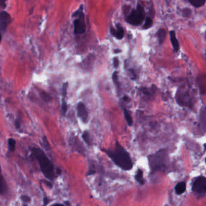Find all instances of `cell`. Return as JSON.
<instances>
[{
    "instance_id": "1",
    "label": "cell",
    "mask_w": 206,
    "mask_h": 206,
    "mask_svg": "<svg viewBox=\"0 0 206 206\" xmlns=\"http://www.w3.org/2000/svg\"><path fill=\"white\" fill-rule=\"evenodd\" d=\"M104 152L123 170L129 171L132 168L133 163L129 154L118 142L116 143L113 149L105 150Z\"/></svg>"
},
{
    "instance_id": "2",
    "label": "cell",
    "mask_w": 206,
    "mask_h": 206,
    "mask_svg": "<svg viewBox=\"0 0 206 206\" xmlns=\"http://www.w3.org/2000/svg\"><path fill=\"white\" fill-rule=\"evenodd\" d=\"M33 153L38 161L40 169L44 176L48 180H53L55 177L53 164L40 149L33 147Z\"/></svg>"
},
{
    "instance_id": "3",
    "label": "cell",
    "mask_w": 206,
    "mask_h": 206,
    "mask_svg": "<svg viewBox=\"0 0 206 206\" xmlns=\"http://www.w3.org/2000/svg\"><path fill=\"white\" fill-rule=\"evenodd\" d=\"M149 166L153 172L164 171L168 168L169 158L166 149L159 151L148 157Z\"/></svg>"
},
{
    "instance_id": "4",
    "label": "cell",
    "mask_w": 206,
    "mask_h": 206,
    "mask_svg": "<svg viewBox=\"0 0 206 206\" xmlns=\"http://www.w3.org/2000/svg\"><path fill=\"white\" fill-rule=\"evenodd\" d=\"M145 17V12L144 8L140 5L137 4L135 9H132L129 14L125 18V21L128 24L134 25L138 26L141 25Z\"/></svg>"
},
{
    "instance_id": "5",
    "label": "cell",
    "mask_w": 206,
    "mask_h": 206,
    "mask_svg": "<svg viewBox=\"0 0 206 206\" xmlns=\"http://www.w3.org/2000/svg\"><path fill=\"white\" fill-rule=\"evenodd\" d=\"M74 16L77 17V18L74 21V32L75 34H82L86 31V25L85 22V15L83 12V6L74 13Z\"/></svg>"
},
{
    "instance_id": "6",
    "label": "cell",
    "mask_w": 206,
    "mask_h": 206,
    "mask_svg": "<svg viewBox=\"0 0 206 206\" xmlns=\"http://www.w3.org/2000/svg\"><path fill=\"white\" fill-rule=\"evenodd\" d=\"M192 189L196 194H205L206 192V178L203 176L198 177L193 183Z\"/></svg>"
},
{
    "instance_id": "7",
    "label": "cell",
    "mask_w": 206,
    "mask_h": 206,
    "mask_svg": "<svg viewBox=\"0 0 206 206\" xmlns=\"http://www.w3.org/2000/svg\"><path fill=\"white\" fill-rule=\"evenodd\" d=\"M176 99L177 103L180 105L186 106H191L192 105V98L188 91L179 90L176 93Z\"/></svg>"
},
{
    "instance_id": "8",
    "label": "cell",
    "mask_w": 206,
    "mask_h": 206,
    "mask_svg": "<svg viewBox=\"0 0 206 206\" xmlns=\"http://www.w3.org/2000/svg\"><path fill=\"white\" fill-rule=\"evenodd\" d=\"M77 115L84 123H87L88 121V114L85 104L82 102H79L77 107Z\"/></svg>"
},
{
    "instance_id": "9",
    "label": "cell",
    "mask_w": 206,
    "mask_h": 206,
    "mask_svg": "<svg viewBox=\"0 0 206 206\" xmlns=\"http://www.w3.org/2000/svg\"><path fill=\"white\" fill-rule=\"evenodd\" d=\"M110 33L113 36L116 37L118 39H121L124 36V29H123V27L120 25V24H116V29H114L111 27L110 29Z\"/></svg>"
},
{
    "instance_id": "10",
    "label": "cell",
    "mask_w": 206,
    "mask_h": 206,
    "mask_svg": "<svg viewBox=\"0 0 206 206\" xmlns=\"http://www.w3.org/2000/svg\"><path fill=\"white\" fill-rule=\"evenodd\" d=\"M10 21V17L7 12L0 13V30H4Z\"/></svg>"
},
{
    "instance_id": "11",
    "label": "cell",
    "mask_w": 206,
    "mask_h": 206,
    "mask_svg": "<svg viewBox=\"0 0 206 206\" xmlns=\"http://www.w3.org/2000/svg\"><path fill=\"white\" fill-rule=\"evenodd\" d=\"M169 35H170V39L171 42L172 43V46L173 47V48L175 52H178L180 50V44L178 43V40L176 37V34L174 30H171L169 32Z\"/></svg>"
},
{
    "instance_id": "12",
    "label": "cell",
    "mask_w": 206,
    "mask_h": 206,
    "mask_svg": "<svg viewBox=\"0 0 206 206\" xmlns=\"http://www.w3.org/2000/svg\"><path fill=\"white\" fill-rule=\"evenodd\" d=\"M186 184L184 182H180L179 183H178L175 187L176 194L179 195L183 194L186 191Z\"/></svg>"
},
{
    "instance_id": "13",
    "label": "cell",
    "mask_w": 206,
    "mask_h": 206,
    "mask_svg": "<svg viewBox=\"0 0 206 206\" xmlns=\"http://www.w3.org/2000/svg\"><path fill=\"white\" fill-rule=\"evenodd\" d=\"M157 36L158 38L159 44L161 45L163 43L164 39H165V38H166V32L165 30H164V29H160L158 30V32L157 33Z\"/></svg>"
},
{
    "instance_id": "14",
    "label": "cell",
    "mask_w": 206,
    "mask_h": 206,
    "mask_svg": "<svg viewBox=\"0 0 206 206\" xmlns=\"http://www.w3.org/2000/svg\"><path fill=\"white\" fill-rule=\"evenodd\" d=\"M135 178L136 181L140 185H143L145 184V180L143 178V172L141 169L137 170V173L135 175Z\"/></svg>"
},
{
    "instance_id": "15",
    "label": "cell",
    "mask_w": 206,
    "mask_h": 206,
    "mask_svg": "<svg viewBox=\"0 0 206 206\" xmlns=\"http://www.w3.org/2000/svg\"><path fill=\"white\" fill-rule=\"evenodd\" d=\"M1 167H0V194H3L6 192V184L4 181V178L1 174Z\"/></svg>"
},
{
    "instance_id": "16",
    "label": "cell",
    "mask_w": 206,
    "mask_h": 206,
    "mask_svg": "<svg viewBox=\"0 0 206 206\" xmlns=\"http://www.w3.org/2000/svg\"><path fill=\"white\" fill-rule=\"evenodd\" d=\"M123 114H124L125 118L127 121L128 125L129 126H132L133 124V120L129 111L127 110V109L125 108H123Z\"/></svg>"
},
{
    "instance_id": "17",
    "label": "cell",
    "mask_w": 206,
    "mask_h": 206,
    "mask_svg": "<svg viewBox=\"0 0 206 206\" xmlns=\"http://www.w3.org/2000/svg\"><path fill=\"white\" fill-rule=\"evenodd\" d=\"M188 2L196 8L201 7L205 3V0H189Z\"/></svg>"
},
{
    "instance_id": "18",
    "label": "cell",
    "mask_w": 206,
    "mask_h": 206,
    "mask_svg": "<svg viewBox=\"0 0 206 206\" xmlns=\"http://www.w3.org/2000/svg\"><path fill=\"white\" fill-rule=\"evenodd\" d=\"M153 21L152 18L149 17H147L146 18L145 24L143 26V29H148L150 28V27L153 26Z\"/></svg>"
},
{
    "instance_id": "19",
    "label": "cell",
    "mask_w": 206,
    "mask_h": 206,
    "mask_svg": "<svg viewBox=\"0 0 206 206\" xmlns=\"http://www.w3.org/2000/svg\"><path fill=\"white\" fill-rule=\"evenodd\" d=\"M15 145L16 142L14 139H9L8 140V146H9V150L11 152H13L15 150Z\"/></svg>"
},
{
    "instance_id": "20",
    "label": "cell",
    "mask_w": 206,
    "mask_h": 206,
    "mask_svg": "<svg viewBox=\"0 0 206 206\" xmlns=\"http://www.w3.org/2000/svg\"><path fill=\"white\" fill-rule=\"evenodd\" d=\"M82 138H83L85 142V143L87 144H88V145H90V144H91L90 137V135L87 131H85L83 133V134H82Z\"/></svg>"
},
{
    "instance_id": "21",
    "label": "cell",
    "mask_w": 206,
    "mask_h": 206,
    "mask_svg": "<svg viewBox=\"0 0 206 206\" xmlns=\"http://www.w3.org/2000/svg\"><path fill=\"white\" fill-rule=\"evenodd\" d=\"M183 16L185 18H189L192 15V10L190 9L189 8H184L183 10V12H182Z\"/></svg>"
},
{
    "instance_id": "22",
    "label": "cell",
    "mask_w": 206,
    "mask_h": 206,
    "mask_svg": "<svg viewBox=\"0 0 206 206\" xmlns=\"http://www.w3.org/2000/svg\"><path fill=\"white\" fill-rule=\"evenodd\" d=\"M41 98L43 99L44 101L46 102H49L51 100V97L48 94H47L46 92H42L40 93Z\"/></svg>"
},
{
    "instance_id": "23",
    "label": "cell",
    "mask_w": 206,
    "mask_h": 206,
    "mask_svg": "<svg viewBox=\"0 0 206 206\" xmlns=\"http://www.w3.org/2000/svg\"><path fill=\"white\" fill-rule=\"evenodd\" d=\"M112 79L113 80L114 84L117 86H119V76H118V73L117 72H114L113 74Z\"/></svg>"
},
{
    "instance_id": "24",
    "label": "cell",
    "mask_w": 206,
    "mask_h": 206,
    "mask_svg": "<svg viewBox=\"0 0 206 206\" xmlns=\"http://www.w3.org/2000/svg\"><path fill=\"white\" fill-rule=\"evenodd\" d=\"M21 199L25 202H29L31 200L30 198L28 196H26V195H22L21 197Z\"/></svg>"
},
{
    "instance_id": "25",
    "label": "cell",
    "mask_w": 206,
    "mask_h": 206,
    "mask_svg": "<svg viewBox=\"0 0 206 206\" xmlns=\"http://www.w3.org/2000/svg\"><path fill=\"white\" fill-rule=\"evenodd\" d=\"M67 87H68V83L66 82V83L64 84L63 85V95L64 97H65V95L66 94V91H67Z\"/></svg>"
},
{
    "instance_id": "26",
    "label": "cell",
    "mask_w": 206,
    "mask_h": 206,
    "mask_svg": "<svg viewBox=\"0 0 206 206\" xmlns=\"http://www.w3.org/2000/svg\"><path fill=\"white\" fill-rule=\"evenodd\" d=\"M62 113L64 114H65L67 111V109H68V107H67V104L65 102H63V103H62Z\"/></svg>"
},
{
    "instance_id": "27",
    "label": "cell",
    "mask_w": 206,
    "mask_h": 206,
    "mask_svg": "<svg viewBox=\"0 0 206 206\" xmlns=\"http://www.w3.org/2000/svg\"><path fill=\"white\" fill-rule=\"evenodd\" d=\"M113 63H114V68H117L119 65V60L118 58L115 57L113 59Z\"/></svg>"
},
{
    "instance_id": "28",
    "label": "cell",
    "mask_w": 206,
    "mask_h": 206,
    "mask_svg": "<svg viewBox=\"0 0 206 206\" xmlns=\"http://www.w3.org/2000/svg\"><path fill=\"white\" fill-rule=\"evenodd\" d=\"M43 200H44V204H43V206H46V205L48 204L49 200H48V198H47V197L44 198V199H43Z\"/></svg>"
},
{
    "instance_id": "29",
    "label": "cell",
    "mask_w": 206,
    "mask_h": 206,
    "mask_svg": "<svg viewBox=\"0 0 206 206\" xmlns=\"http://www.w3.org/2000/svg\"><path fill=\"white\" fill-rule=\"evenodd\" d=\"M43 183H45L48 187H50V188L52 187V184H51V183H50L49 181H46V180H43Z\"/></svg>"
},
{
    "instance_id": "30",
    "label": "cell",
    "mask_w": 206,
    "mask_h": 206,
    "mask_svg": "<svg viewBox=\"0 0 206 206\" xmlns=\"http://www.w3.org/2000/svg\"><path fill=\"white\" fill-rule=\"evenodd\" d=\"M121 51V50H120V49H119V48L116 49V50H114V52L115 53H120Z\"/></svg>"
},
{
    "instance_id": "31",
    "label": "cell",
    "mask_w": 206,
    "mask_h": 206,
    "mask_svg": "<svg viewBox=\"0 0 206 206\" xmlns=\"http://www.w3.org/2000/svg\"><path fill=\"white\" fill-rule=\"evenodd\" d=\"M123 100H124L125 101H128V100H129V98L128 97V96L125 95V96H124V97H123Z\"/></svg>"
},
{
    "instance_id": "32",
    "label": "cell",
    "mask_w": 206,
    "mask_h": 206,
    "mask_svg": "<svg viewBox=\"0 0 206 206\" xmlns=\"http://www.w3.org/2000/svg\"><path fill=\"white\" fill-rule=\"evenodd\" d=\"M51 206H65V205H64L63 204H53Z\"/></svg>"
},
{
    "instance_id": "33",
    "label": "cell",
    "mask_w": 206,
    "mask_h": 206,
    "mask_svg": "<svg viewBox=\"0 0 206 206\" xmlns=\"http://www.w3.org/2000/svg\"><path fill=\"white\" fill-rule=\"evenodd\" d=\"M23 206H27V205L25 204H23Z\"/></svg>"
},
{
    "instance_id": "34",
    "label": "cell",
    "mask_w": 206,
    "mask_h": 206,
    "mask_svg": "<svg viewBox=\"0 0 206 206\" xmlns=\"http://www.w3.org/2000/svg\"><path fill=\"white\" fill-rule=\"evenodd\" d=\"M1 35H0V41H1Z\"/></svg>"
}]
</instances>
